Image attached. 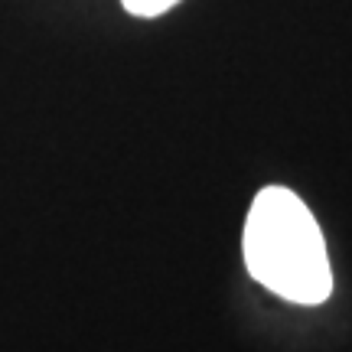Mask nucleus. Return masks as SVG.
<instances>
[{"mask_svg": "<svg viewBox=\"0 0 352 352\" xmlns=\"http://www.w3.org/2000/svg\"><path fill=\"white\" fill-rule=\"evenodd\" d=\"M245 267L280 300L316 307L333 294L327 241L314 212L297 192L267 186L254 196L245 219Z\"/></svg>", "mask_w": 352, "mask_h": 352, "instance_id": "1", "label": "nucleus"}, {"mask_svg": "<svg viewBox=\"0 0 352 352\" xmlns=\"http://www.w3.org/2000/svg\"><path fill=\"white\" fill-rule=\"evenodd\" d=\"M124 3L127 13H134V16H160L166 13L170 7H176L179 0H121Z\"/></svg>", "mask_w": 352, "mask_h": 352, "instance_id": "2", "label": "nucleus"}]
</instances>
